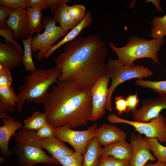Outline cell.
<instances>
[{"instance_id":"cell-2","label":"cell","mask_w":166,"mask_h":166,"mask_svg":"<svg viewBox=\"0 0 166 166\" xmlns=\"http://www.w3.org/2000/svg\"><path fill=\"white\" fill-rule=\"evenodd\" d=\"M47 122L53 127L84 126L90 121L92 103L90 89L78 87L69 80L52 86L43 104Z\"/></svg>"},{"instance_id":"cell-41","label":"cell","mask_w":166,"mask_h":166,"mask_svg":"<svg viewBox=\"0 0 166 166\" xmlns=\"http://www.w3.org/2000/svg\"><path fill=\"white\" fill-rule=\"evenodd\" d=\"M47 7L50 10L52 13L61 4L67 3L69 0H45Z\"/></svg>"},{"instance_id":"cell-20","label":"cell","mask_w":166,"mask_h":166,"mask_svg":"<svg viewBox=\"0 0 166 166\" xmlns=\"http://www.w3.org/2000/svg\"><path fill=\"white\" fill-rule=\"evenodd\" d=\"M102 149L97 138L94 137L89 143L82 155L83 166H98Z\"/></svg>"},{"instance_id":"cell-30","label":"cell","mask_w":166,"mask_h":166,"mask_svg":"<svg viewBox=\"0 0 166 166\" xmlns=\"http://www.w3.org/2000/svg\"><path fill=\"white\" fill-rule=\"evenodd\" d=\"M0 101L16 108L17 95L11 86L6 87L0 86Z\"/></svg>"},{"instance_id":"cell-11","label":"cell","mask_w":166,"mask_h":166,"mask_svg":"<svg viewBox=\"0 0 166 166\" xmlns=\"http://www.w3.org/2000/svg\"><path fill=\"white\" fill-rule=\"evenodd\" d=\"M129 144L133 149L130 166H143L149 160L152 162L156 161V159L152 154L146 140L140 134L132 133Z\"/></svg>"},{"instance_id":"cell-35","label":"cell","mask_w":166,"mask_h":166,"mask_svg":"<svg viewBox=\"0 0 166 166\" xmlns=\"http://www.w3.org/2000/svg\"><path fill=\"white\" fill-rule=\"evenodd\" d=\"M54 128L48 122L35 131L37 136L40 139H47L54 136Z\"/></svg>"},{"instance_id":"cell-17","label":"cell","mask_w":166,"mask_h":166,"mask_svg":"<svg viewBox=\"0 0 166 166\" xmlns=\"http://www.w3.org/2000/svg\"><path fill=\"white\" fill-rule=\"evenodd\" d=\"M0 64L10 69L23 64L22 54L17 48L9 43L0 41Z\"/></svg>"},{"instance_id":"cell-37","label":"cell","mask_w":166,"mask_h":166,"mask_svg":"<svg viewBox=\"0 0 166 166\" xmlns=\"http://www.w3.org/2000/svg\"><path fill=\"white\" fill-rule=\"evenodd\" d=\"M115 109L117 111L118 115H122L123 113H128L127 106L126 98L121 96L115 98Z\"/></svg>"},{"instance_id":"cell-39","label":"cell","mask_w":166,"mask_h":166,"mask_svg":"<svg viewBox=\"0 0 166 166\" xmlns=\"http://www.w3.org/2000/svg\"><path fill=\"white\" fill-rule=\"evenodd\" d=\"M14 107L4 103L0 101V118L14 119L7 114V112H12L14 110Z\"/></svg>"},{"instance_id":"cell-22","label":"cell","mask_w":166,"mask_h":166,"mask_svg":"<svg viewBox=\"0 0 166 166\" xmlns=\"http://www.w3.org/2000/svg\"><path fill=\"white\" fill-rule=\"evenodd\" d=\"M26 9L29 34L38 33L42 28V10L30 6L27 7Z\"/></svg>"},{"instance_id":"cell-42","label":"cell","mask_w":166,"mask_h":166,"mask_svg":"<svg viewBox=\"0 0 166 166\" xmlns=\"http://www.w3.org/2000/svg\"><path fill=\"white\" fill-rule=\"evenodd\" d=\"M29 6L41 10L48 8L45 0H29Z\"/></svg>"},{"instance_id":"cell-23","label":"cell","mask_w":166,"mask_h":166,"mask_svg":"<svg viewBox=\"0 0 166 166\" xmlns=\"http://www.w3.org/2000/svg\"><path fill=\"white\" fill-rule=\"evenodd\" d=\"M47 122L45 113L37 111L24 121L22 128L36 131Z\"/></svg>"},{"instance_id":"cell-8","label":"cell","mask_w":166,"mask_h":166,"mask_svg":"<svg viewBox=\"0 0 166 166\" xmlns=\"http://www.w3.org/2000/svg\"><path fill=\"white\" fill-rule=\"evenodd\" d=\"M98 124L95 123L85 130L77 131L66 125L54 128V135L60 140L68 143L74 148V152L85 153L87 145L94 137Z\"/></svg>"},{"instance_id":"cell-19","label":"cell","mask_w":166,"mask_h":166,"mask_svg":"<svg viewBox=\"0 0 166 166\" xmlns=\"http://www.w3.org/2000/svg\"><path fill=\"white\" fill-rule=\"evenodd\" d=\"M92 22V14L91 12L89 11L85 14L82 20L76 27L68 33L62 40L53 46L46 54L45 58L48 57L63 45L75 39L81 31L84 29L89 26Z\"/></svg>"},{"instance_id":"cell-14","label":"cell","mask_w":166,"mask_h":166,"mask_svg":"<svg viewBox=\"0 0 166 166\" xmlns=\"http://www.w3.org/2000/svg\"><path fill=\"white\" fill-rule=\"evenodd\" d=\"M133 149L131 144L125 140L114 142L102 148L99 159L130 160Z\"/></svg>"},{"instance_id":"cell-6","label":"cell","mask_w":166,"mask_h":166,"mask_svg":"<svg viewBox=\"0 0 166 166\" xmlns=\"http://www.w3.org/2000/svg\"><path fill=\"white\" fill-rule=\"evenodd\" d=\"M109 74L111 84L108 88L105 109L112 112L111 97L113 93L119 85L131 79L138 78L143 79L153 75V72L148 68L139 65L131 66L123 65L118 59H108L105 70Z\"/></svg>"},{"instance_id":"cell-26","label":"cell","mask_w":166,"mask_h":166,"mask_svg":"<svg viewBox=\"0 0 166 166\" xmlns=\"http://www.w3.org/2000/svg\"><path fill=\"white\" fill-rule=\"evenodd\" d=\"M151 36L152 39L166 36V14L162 17L154 16L152 22Z\"/></svg>"},{"instance_id":"cell-25","label":"cell","mask_w":166,"mask_h":166,"mask_svg":"<svg viewBox=\"0 0 166 166\" xmlns=\"http://www.w3.org/2000/svg\"><path fill=\"white\" fill-rule=\"evenodd\" d=\"M144 138L157 161L166 163V146L161 144L156 138L145 136Z\"/></svg>"},{"instance_id":"cell-24","label":"cell","mask_w":166,"mask_h":166,"mask_svg":"<svg viewBox=\"0 0 166 166\" xmlns=\"http://www.w3.org/2000/svg\"><path fill=\"white\" fill-rule=\"evenodd\" d=\"M32 36L30 34L27 39H22L24 52L22 55L23 64L25 69L31 72L36 69L32 56L31 42Z\"/></svg>"},{"instance_id":"cell-9","label":"cell","mask_w":166,"mask_h":166,"mask_svg":"<svg viewBox=\"0 0 166 166\" xmlns=\"http://www.w3.org/2000/svg\"><path fill=\"white\" fill-rule=\"evenodd\" d=\"M110 79L109 74L105 70L90 89L92 110L90 121H96L101 118L106 113L108 85Z\"/></svg>"},{"instance_id":"cell-16","label":"cell","mask_w":166,"mask_h":166,"mask_svg":"<svg viewBox=\"0 0 166 166\" xmlns=\"http://www.w3.org/2000/svg\"><path fill=\"white\" fill-rule=\"evenodd\" d=\"M60 37L50 35L44 31L41 34L37 33L36 36L32 38L31 42L32 51L39 50L36 55L37 59L39 61L45 58L46 54Z\"/></svg>"},{"instance_id":"cell-3","label":"cell","mask_w":166,"mask_h":166,"mask_svg":"<svg viewBox=\"0 0 166 166\" xmlns=\"http://www.w3.org/2000/svg\"><path fill=\"white\" fill-rule=\"evenodd\" d=\"M61 75L60 70L56 67L49 69H36L24 79V83L18 87L16 108L21 112L25 101L43 104L49 88L57 83Z\"/></svg>"},{"instance_id":"cell-1","label":"cell","mask_w":166,"mask_h":166,"mask_svg":"<svg viewBox=\"0 0 166 166\" xmlns=\"http://www.w3.org/2000/svg\"><path fill=\"white\" fill-rule=\"evenodd\" d=\"M97 34L79 37L67 43L54 60L61 75L58 82L69 80L78 87L90 89L104 72L109 50Z\"/></svg>"},{"instance_id":"cell-38","label":"cell","mask_w":166,"mask_h":166,"mask_svg":"<svg viewBox=\"0 0 166 166\" xmlns=\"http://www.w3.org/2000/svg\"><path fill=\"white\" fill-rule=\"evenodd\" d=\"M128 113L136 109V107L139 103L140 100L138 97V93L129 95L126 98Z\"/></svg>"},{"instance_id":"cell-13","label":"cell","mask_w":166,"mask_h":166,"mask_svg":"<svg viewBox=\"0 0 166 166\" xmlns=\"http://www.w3.org/2000/svg\"><path fill=\"white\" fill-rule=\"evenodd\" d=\"M15 119H2L3 125L0 127V153L4 157L8 158L12 155L9 148V143L12 136H14L16 131L23 128L22 123Z\"/></svg>"},{"instance_id":"cell-5","label":"cell","mask_w":166,"mask_h":166,"mask_svg":"<svg viewBox=\"0 0 166 166\" xmlns=\"http://www.w3.org/2000/svg\"><path fill=\"white\" fill-rule=\"evenodd\" d=\"M165 42L164 37L149 40L132 36L128 42L121 47L116 46L110 42L109 46L117 55L118 60L123 65L134 66V61L138 59L148 58L154 64H159L158 54L160 47Z\"/></svg>"},{"instance_id":"cell-4","label":"cell","mask_w":166,"mask_h":166,"mask_svg":"<svg viewBox=\"0 0 166 166\" xmlns=\"http://www.w3.org/2000/svg\"><path fill=\"white\" fill-rule=\"evenodd\" d=\"M14 137L15 145L12 153L18 156V162L22 166H33L38 163L61 164L58 160L45 154L35 131L22 128Z\"/></svg>"},{"instance_id":"cell-33","label":"cell","mask_w":166,"mask_h":166,"mask_svg":"<svg viewBox=\"0 0 166 166\" xmlns=\"http://www.w3.org/2000/svg\"><path fill=\"white\" fill-rule=\"evenodd\" d=\"M10 69L7 67L0 64V86H11L13 80Z\"/></svg>"},{"instance_id":"cell-12","label":"cell","mask_w":166,"mask_h":166,"mask_svg":"<svg viewBox=\"0 0 166 166\" xmlns=\"http://www.w3.org/2000/svg\"><path fill=\"white\" fill-rule=\"evenodd\" d=\"M26 9L13 10L6 21V24L12 30L14 40L27 39L30 35Z\"/></svg>"},{"instance_id":"cell-34","label":"cell","mask_w":166,"mask_h":166,"mask_svg":"<svg viewBox=\"0 0 166 166\" xmlns=\"http://www.w3.org/2000/svg\"><path fill=\"white\" fill-rule=\"evenodd\" d=\"M0 5L12 10L29 6V0H0Z\"/></svg>"},{"instance_id":"cell-10","label":"cell","mask_w":166,"mask_h":166,"mask_svg":"<svg viewBox=\"0 0 166 166\" xmlns=\"http://www.w3.org/2000/svg\"><path fill=\"white\" fill-rule=\"evenodd\" d=\"M165 109L166 94H163L156 98L144 100L141 108L131 112L134 121L148 122L158 117L160 112Z\"/></svg>"},{"instance_id":"cell-40","label":"cell","mask_w":166,"mask_h":166,"mask_svg":"<svg viewBox=\"0 0 166 166\" xmlns=\"http://www.w3.org/2000/svg\"><path fill=\"white\" fill-rule=\"evenodd\" d=\"M13 10L8 7L0 6V24L6 23Z\"/></svg>"},{"instance_id":"cell-31","label":"cell","mask_w":166,"mask_h":166,"mask_svg":"<svg viewBox=\"0 0 166 166\" xmlns=\"http://www.w3.org/2000/svg\"><path fill=\"white\" fill-rule=\"evenodd\" d=\"M63 166H83L82 156L74 152L72 154L65 156L59 160Z\"/></svg>"},{"instance_id":"cell-44","label":"cell","mask_w":166,"mask_h":166,"mask_svg":"<svg viewBox=\"0 0 166 166\" xmlns=\"http://www.w3.org/2000/svg\"><path fill=\"white\" fill-rule=\"evenodd\" d=\"M143 166H166V163H164L157 161L155 163L147 162Z\"/></svg>"},{"instance_id":"cell-45","label":"cell","mask_w":166,"mask_h":166,"mask_svg":"<svg viewBox=\"0 0 166 166\" xmlns=\"http://www.w3.org/2000/svg\"><path fill=\"white\" fill-rule=\"evenodd\" d=\"M0 157L1 158V159L0 158V161L1 160V161L0 162H2L4 160V159L2 157Z\"/></svg>"},{"instance_id":"cell-21","label":"cell","mask_w":166,"mask_h":166,"mask_svg":"<svg viewBox=\"0 0 166 166\" xmlns=\"http://www.w3.org/2000/svg\"><path fill=\"white\" fill-rule=\"evenodd\" d=\"M67 3L59 6L53 13V18L66 31L72 30L80 23L72 19L68 14Z\"/></svg>"},{"instance_id":"cell-18","label":"cell","mask_w":166,"mask_h":166,"mask_svg":"<svg viewBox=\"0 0 166 166\" xmlns=\"http://www.w3.org/2000/svg\"><path fill=\"white\" fill-rule=\"evenodd\" d=\"M40 142L42 148L46 149L53 157L58 161L74 152L55 136L49 138L40 139Z\"/></svg>"},{"instance_id":"cell-7","label":"cell","mask_w":166,"mask_h":166,"mask_svg":"<svg viewBox=\"0 0 166 166\" xmlns=\"http://www.w3.org/2000/svg\"><path fill=\"white\" fill-rule=\"evenodd\" d=\"M112 124L123 123L133 126L135 131L147 137H155L161 143H166V124L165 118L160 114L157 117L148 122H141L130 121L119 117L113 113L107 117Z\"/></svg>"},{"instance_id":"cell-29","label":"cell","mask_w":166,"mask_h":166,"mask_svg":"<svg viewBox=\"0 0 166 166\" xmlns=\"http://www.w3.org/2000/svg\"><path fill=\"white\" fill-rule=\"evenodd\" d=\"M0 35L4 38L5 42L12 44L17 48L21 54L23 53V47L14 39L13 31L6 23L0 24Z\"/></svg>"},{"instance_id":"cell-43","label":"cell","mask_w":166,"mask_h":166,"mask_svg":"<svg viewBox=\"0 0 166 166\" xmlns=\"http://www.w3.org/2000/svg\"><path fill=\"white\" fill-rule=\"evenodd\" d=\"M145 2L148 4L149 2H152L155 6L157 11L158 12H161L163 11V9L160 4V0H146Z\"/></svg>"},{"instance_id":"cell-27","label":"cell","mask_w":166,"mask_h":166,"mask_svg":"<svg viewBox=\"0 0 166 166\" xmlns=\"http://www.w3.org/2000/svg\"><path fill=\"white\" fill-rule=\"evenodd\" d=\"M56 22L53 18L48 16L44 18L42 22V28L45 32L51 35L61 37L68 32L60 25H56Z\"/></svg>"},{"instance_id":"cell-32","label":"cell","mask_w":166,"mask_h":166,"mask_svg":"<svg viewBox=\"0 0 166 166\" xmlns=\"http://www.w3.org/2000/svg\"><path fill=\"white\" fill-rule=\"evenodd\" d=\"M67 10L70 17L74 21L78 22L81 21L85 14V7L82 5L68 6Z\"/></svg>"},{"instance_id":"cell-36","label":"cell","mask_w":166,"mask_h":166,"mask_svg":"<svg viewBox=\"0 0 166 166\" xmlns=\"http://www.w3.org/2000/svg\"><path fill=\"white\" fill-rule=\"evenodd\" d=\"M130 160L99 159L98 166H130Z\"/></svg>"},{"instance_id":"cell-15","label":"cell","mask_w":166,"mask_h":166,"mask_svg":"<svg viewBox=\"0 0 166 166\" xmlns=\"http://www.w3.org/2000/svg\"><path fill=\"white\" fill-rule=\"evenodd\" d=\"M95 136L100 145L104 147L117 141L125 140L126 134L117 126L105 123L97 128Z\"/></svg>"},{"instance_id":"cell-28","label":"cell","mask_w":166,"mask_h":166,"mask_svg":"<svg viewBox=\"0 0 166 166\" xmlns=\"http://www.w3.org/2000/svg\"><path fill=\"white\" fill-rule=\"evenodd\" d=\"M136 84L142 87L148 88L160 95L166 94V80L160 81H152L138 79L135 81Z\"/></svg>"}]
</instances>
